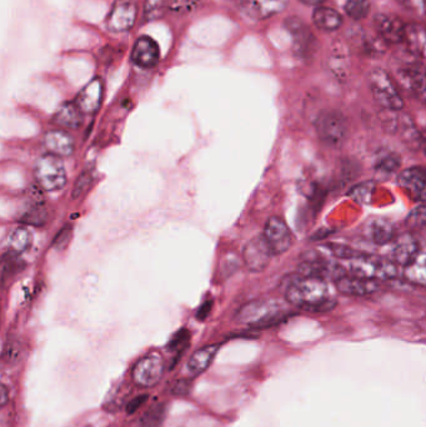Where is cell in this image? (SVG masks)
Returning <instances> with one entry per match:
<instances>
[{
    "instance_id": "obj_45",
    "label": "cell",
    "mask_w": 426,
    "mask_h": 427,
    "mask_svg": "<svg viewBox=\"0 0 426 427\" xmlns=\"http://www.w3.org/2000/svg\"><path fill=\"white\" fill-rule=\"evenodd\" d=\"M148 401V395H141V396L135 397L127 406V412L128 414H134L138 410L141 409V406Z\"/></svg>"
},
{
    "instance_id": "obj_16",
    "label": "cell",
    "mask_w": 426,
    "mask_h": 427,
    "mask_svg": "<svg viewBox=\"0 0 426 427\" xmlns=\"http://www.w3.org/2000/svg\"><path fill=\"white\" fill-rule=\"evenodd\" d=\"M402 81L409 89V92L426 105V67L421 63H410L402 69Z\"/></svg>"
},
{
    "instance_id": "obj_13",
    "label": "cell",
    "mask_w": 426,
    "mask_h": 427,
    "mask_svg": "<svg viewBox=\"0 0 426 427\" xmlns=\"http://www.w3.org/2000/svg\"><path fill=\"white\" fill-rule=\"evenodd\" d=\"M299 275L336 281L347 275V268L341 266L340 264L330 263L323 259H310L300 264Z\"/></svg>"
},
{
    "instance_id": "obj_17",
    "label": "cell",
    "mask_w": 426,
    "mask_h": 427,
    "mask_svg": "<svg viewBox=\"0 0 426 427\" xmlns=\"http://www.w3.org/2000/svg\"><path fill=\"white\" fill-rule=\"evenodd\" d=\"M397 183L414 199L426 202V169L419 166L405 169L399 174Z\"/></svg>"
},
{
    "instance_id": "obj_51",
    "label": "cell",
    "mask_w": 426,
    "mask_h": 427,
    "mask_svg": "<svg viewBox=\"0 0 426 427\" xmlns=\"http://www.w3.org/2000/svg\"><path fill=\"white\" fill-rule=\"evenodd\" d=\"M423 4H424V10L426 13V0H423Z\"/></svg>"
},
{
    "instance_id": "obj_47",
    "label": "cell",
    "mask_w": 426,
    "mask_h": 427,
    "mask_svg": "<svg viewBox=\"0 0 426 427\" xmlns=\"http://www.w3.org/2000/svg\"><path fill=\"white\" fill-rule=\"evenodd\" d=\"M8 401H9V390H8L6 385L3 384L1 389H0V406L4 408Z\"/></svg>"
},
{
    "instance_id": "obj_39",
    "label": "cell",
    "mask_w": 426,
    "mask_h": 427,
    "mask_svg": "<svg viewBox=\"0 0 426 427\" xmlns=\"http://www.w3.org/2000/svg\"><path fill=\"white\" fill-rule=\"evenodd\" d=\"M166 8L165 0H145V15L148 19L160 17Z\"/></svg>"
},
{
    "instance_id": "obj_32",
    "label": "cell",
    "mask_w": 426,
    "mask_h": 427,
    "mask_svg": "<svg viewBox=\"0 0 426 427\" xmlns=\"http://www.w3.org/2000/svg\"><path fill=\"white\" fill-rule=\"evenodd\" d=\"M166 415V406L165 403H158L148 410L141 419V427H160L164 422Z\"/></svg>"
},
{
    "instance_id": "obj_46",
    "label": "cell",
    "mask_w": 426,
    "mask_h": 427,
    "mask_svg": "<svg viewBox=\"0 0 426 427\" xmlns=\"http://www.w3.org/2000/svg\"><path fill=\"white\" fill-rule=\"evenodd\" d=\"M212 307H213V301H207V303H204L203 306H201L200 309H199V312H198V315H196V318L199 319V320H205L207 319V315L210 314V310H212Z\"/></svg>"
},
{
    "instance_id": "obj_49",
    "label": "cell",
    "mask_w": 426,
    "mask_h": 427,
    "mask_svg": "<svg viewBox=\"0 0 426 427\" xmlns=\"http://www.w3.org/2000/svg\"><path fill=\"white\" fill-rule=\"evenodd\" d=\"M420 147L424 150V153H425L426 155V134H421Z\"/></svg>"
},
{
    "instance_id": "obj_29",
    "label": "cell",
    "mask_w": 426,
    "mask_h": 427,
    "mask_svg": "<svg viewBox=\"0 0 426 427\" xmlns=\"http://www.w3.org/2000/svg\"><path fill=\"white\" fill-rule=\"evenodd\" d=\"M31 243H33V234L25 226H19L15 230H13L9 236L10 250L15 251L18 254H23L25 251L29 250Z\"/></svg>"
},
{
    "instance_id": "obj_48",
    "label": "cell",
    "mask_w": 426,
    "mask_h": 427,
    "mask_svg": "<svg viewBox=\"0 0 426 427\" xmlns=\"http://www.w3.org/2000/svg\"><path fill=\"white\" fill-rule=\"evenodd\" d=\"M301 3H304L306 6H319L324 4L326 0H300Z\"/></svg>"
},
{
    "instance_id": "obj_10",
    "label": "cell",
    "mask_w": 426,
    "mask_h": 427,
    "mask_svg": "<svg viewBox=\"0 0 426 427\" xmlns=\"http://www.w3.org/2000/svg\"><path fill=\"white\" fill-rule=\"evenodd\" d=\"M136 13L138 9L133 0H116L106 19L109 31L114 33L130 31L134 26Z\"/></svg>"
},
{
    "instance_id": "obj_12",
    "label": "cell",
    "mask_w": 426,
    "mask_h": 427,
    "mask_svg": "<svg viewBox=\"0 0 426 427\" xmlns=\"http://www.w3.org/2000/svg\"><path fill=\"white\" fill-rule=\"evenodd\" d=\"M286 31L290 33L295 48L303 56H310L317 50V37L311 33L308 25L297 17H290L285 20Z\"/></svg>"
},
{
    "instance_id": "obj_50",
    "label": "cell",
    "mask_w": 426,
    "mask_h": 427,
    "mask_svg": "<svg viewBox=\"0 0 426 427\" xmlns=\"http://www.w3.org/2000/svg\"><path fill=\"white\" fill-rule=\"evenodd\" d=\"M397 1H400L402 6H411L414 3V0H397Z\"/></svg>"
},
{
    "instance_id": "obj_30",
    "label": "cell",
    "mask_w": 426,
    "mask_h": 427,
    "mask_svg": "<svg viewBox=\"0 0 426 427\" xmlns=\"http://www.w3.org/2000/svg\"><path fill=\"white\" fill-rule=\"evenodd\" d=\"M400 164H402V160L397 156V154L384 152V153L378 154L374 168L379 174L391 175L400 168Z\"/></svg>"
},
{
    "instance_id": "obj_8",
    "label": "cell",
    "mask_w": 426,
    "mask_h": 427,
    "mask_svg": "<svg viewBox=\"0 0 426 427\" xmlns=\"http://www.w3.org/2000/svg\"><path fill=\"white\" fill-rule=\"evenodd\" d=\"M262 236L267 240L273 255H281L292 248V232L279 216H271L267 221Z\"/></svg>"
},
{
    "instance_id": "obj_44",
    "label": "cell",
    "mask_w": 426,
    "mask_h": 427,
    "mask_svg": "<svg viewBox=\"0 0 426 427\" xmlns=\"http://www.w3.org/2000/svg\"><path fill=\"white\" fill-rule=\"evenodd\" d=\"M72 236V226H64L61 229V232L56 235V238L54 239V246L58 249H63L64 246H67V243L69 241V239Z\"/></svg>"
},
{
    "instance_id": "obj_27",
    "label": "cell",
    "mask_w": 426,
    "mask_h": 427,
    "mask_svg": "<svg viewBox=\"0 0 426 427\" xmlns=\"http://www.w3.org/2000/svg\"><path fill=\"white\" fill-rule=\"evenodd\" d=\"M404 42L414 54L425 55L426 28L418 24L407 25Z\"/></svg>"
},
{
    "instance_id": "obj_9",
    "label": "cell",
    "mask_w": 426,
    "mask_h": 427,
    "mask_svg": "<svg viewBox=\"0 0 426 427\" xmlns=\"http://www.w3.org/2000/svg\"><path fill=\"white\" fill-rule=\"evenodd\" d=\"M274 257L269 248L267 240L262 235L251 239L245 245L243 250V260L245 266L251 273H262L268 268L271 257Z\"/></svg>"
},
{
    "instance_id": "obj_38",
    "label": "cell",
    "mask_w": 426,
    "mask_h": 427,
    "mask_svg": "<svg viewBox=\"0 0 426 427\" xmlns=\"http://www.w3.org/2000/svg\"><path fill=\"white\" fill-rule=\"evenodd\" d=\"M92 182V174H90V172H83V174L78 177V180H77L75 185H74L73 199H78V198H80L83 194H86L88 189L90 188Z\"/></svg>"
},
{
    "instance_id": "obj_1",
    "label": "cell",
    "mask_w": 426,
    "mask_h": 427,
    "mask_svg": "<svg viewBox=\"0 0 426 427\" xmlns=\"http://www.w3.org/2000/svg\"><path fill=\"white\" fill-rule=\"evenodd\" d=\"M286 301L305 312H328L336 306L328 280L300 276L292 280L285 291Z\"/></svg>"
},
{
    "instance_id": "obj_15",
    "label": "cell",
    "mask_w": 426,
    "mask_h": 427,
    "mask_svg": "<svg viewBox=\"0 0 426 427\" xmlns=\"http://www.w3.org/2000/svg\"><path fill=\"white\" fill-rule=\"evenodd\" d=\"M374 25L384 42L389 44H399L404 42L407 25L395 15L378 14L374 19Z\"/></svg>"
},
{
    "instance_id": "obj_26",
    "label": "cell",
    "mask_w": 426,
    "mask_h": 427,
    "mask_svg": "<svg viewBox=\"0 0 426 427\" xmlns=\"http://www.w3.org/2000/svg\"><path fill=\"white\" fill-rule=\"evenodd\" d=\"M313 22L317 28L324 31H338L344 23L340 13L328 6H317L313 13Z\"/></svg>"
},
{
    "instance_id": "obj_42",
    "label": "cell",
    "mask_w": 426,
    "mask_h": 427,
    "mask_svg": "<svg viewBox=\"0 0 426 427\" xmlns=\"http://www.w3.org/2000/svg\"><path fill=\"white\" fill-rule=\"evenodd\" d=\"M191 391V380L190 378H179L171 386V394L174 396H187Z\"/></svg>"
},
{
    "instance_id": "obj_43",
    "label": "cell",
    "mask_w": 426,
    "mask_h": 427,
    "mask_svg": "<svg viewBox=\"0 0 426 427\" xmlns=\"http://www.w3.org/2000/svg\"><path fill=\"white\" fill-rule=\"evenodd\" d=\"M196 1L198 0H171L168 6L173 12H189L194 8Z\"/></svg>"
},
{
    "instance_id": "obj_23",
    "label": "cell",
    "mask_w": 426,
    "mask_h": 427,
    "mask_svg": "<svg viewBox=\"0 0 426 427\" xmlns=\"http://www.w3.org/2000/svg\"><path fill=\"white\" fill-rule=\"evenodd\" d=\"M366 235L375 245H389L396 238V230L389 220L372 219L366 225Z\"/></svg>"
},
{
    "instance_id": "obj_25",
    "label": "cell",
    "mask_w": 426,
    "mask_h": 427,
    "mask_svg": "<svg viewBox=\"0 0 426 427\" xmlns=\"http://www.w3.org/2000/svg\"><path fill=\"white\" fill-rule=\"evenodd\" d=\"M83 111L77 103H64L55 111L53 124L64 129H79L83 124Z\"/></svg>"
},
{
    "instance_id": "obj_33",
    "label": "cell",
    "mask_w": 426,
    "mask_h": 427,
    "mask_svg": "<svg viewBox=\"0 0 426 427\" xmlns=\"http://www.w3.org/2000/svg\"><path fill=\"white\" fill-rule=\"evenodd\" d=\"M372 6L369 0H347L345 3V13L347 17L354 20H363L370 13Z\"/></svg>"
},
{
    "instance_id": "obj_37",
    "label": "cell",
    "mask_w": 426,
    "mask_h": 427,
    "mask_svg": "<svg viewBox=\"0 0 426 427\" xmlns=\"http://www.w3.org/2000/svg\"><path fill=\"white\" fill-rule=\"evenodd\" d=\"M325 248H326V250L329 251L333 257L339 259V260H344V261H349V260L358 257L360 254V252L354 250L353 248H350L347 245L333 244V243H330V244L325 245Z\"/></svg>"
},
{
    "instance_id": "obj_11",
    "label": "cell",
    "mask_w": 426,
    "mask_h": 427,
    "mask_svg": "<svg viewBox=\"0 0 426 427\" xmlns=\"http://www.w3.org/2000/svg\"><path fill=\"white\" fill-rule=\"evenodd\" d=\"M420 254V245L413 234L396 235L390 243L389 257L393 263L402 266H408L415 257Z\"/></svg>"
},
{
    "instance_id": "obj_24",
    "label": "cell",
    "mask_w": 426,
    "mask_h": 427,
    "mask_svg": "<svg viewBox=\"0 0 426 427\" xmlns=\"http://www.w3.org/2000/svg\"><path fill=\"white\" fill-rule=\"evenodd\" d=\"M219 348V344L207 345L205 348L196 350L194 354L190 356L187 369H188V373H189L191 378H196V376H199L204 371H207V367L212 365L214 357L218 354Z\"/></svg>"
},
{
    "instance_id": "obj_35",
    "label": "cell",
    "mask_w": 426,
    "mask_h": 427,
    "mask_svg": "<svg viewBox=\"0 0 426 427\" xmlns=\"http://www.w3.org/2000/svg\"><path fill=\"white\" fill-rule=\"evenodd\" d=\"M23 266L24 261L20 259V254L13 250L6 251L3 255V279L6 280V276L17 274Z\"/></svg>"
},
{
    "instance_id": "obj_18",
    "label": "cell",
    "mask_w": 426,
    "mask_h": 427,
    "mask_svg": "<svg viewBox=\"0 0 426 427\" xmlns=\"http://www.w3.org/2000/svg\"><path fill=\"white\" fill-rule=\"evenodd\" d=\"M160 59V49L159 45L152 38L143 35L135 42L132 51V61L138 67H155Z\"/></svg>"
},
{
    "instance_id": "obj_6",
    "label": "cell",
    "mask_w": 426,
    "mask_h": 427,
    "mask_svg": "<svg viewBox=\"0 0 426 427\" xmlns=\"http://www.w3.org/2000/svg\"><path fill=\"white\" fill-rule=\"evenodd\" d=\"M317 131L320 140L326 147L338 149L347 139V120L340 111L330 110L317 118Z\"/></svg>"
},
{
    "instance_id": "obj_34",
    "label": "cell",
    "mask_w": 426,
    "mask_h": 427,
    "mask_svg": "<svg viewBox=\"0 0 426 427\" xmlns=\"http://www.w3.org/2000/svg\"><path fill=\"white\" fill-rule=\"evenodd\" d=\"M48 214L44 209L43 204H36L34 207L28 209L22 216V223L25 225L42 226L47 223Z\"/></svg>"
},
{
    "instance_id": "obj_36",
    "label": "cell",
    "mask_w": 426,
    "mask_h": 427,
    "mask_svg": "<svg viewBox=\"0 0 426 427\" xmlns=\"http://www.w3.org/2000/svg\"><path fill=\"white\" fill-rule=\"evenodd\" d=\"M405 225L411 230L426 232V205H419L413 209L405 219Z\"/></svg>"
},
{
    "instance_id": "obj_2",
    "label": "cell",
    "mask_w": 426,
    "mask_h": 427,
    "mask_svg": "<svg viewBox=\"0 0 426 427\" xmlns=\"http://www.w3.org/2000/svg\"><path fill=\"white\" fill-rule=\"evenodd\" d=\"M284 305L276 300H255L244 305L237 314L239 323L255 329H265L281 323L286 318Z\"/></svg>"
},
{
    "instance_id": "obj_5",
    "label": "cell",
    "mask_w": 426,
    "mask_h": 427,
    "mask_svg": "<svg viewBox=\"0 0 426 427\" xmlns=\"http://www.w3.org/2000/svg\"><path fill=\"white\" fill-rule=\"evenodd\" d=\"M38 185L45 191H58L67 184V170L59 156L47 154L39 158L34 169Z\"/></svg>"
},
{
    "instance_id": "obj_3",
    "label": "cell",
    "mask_w": 426,
    "mask_h": 427,
    "mask_svg": "<svg viewBox=\"0 0 426 427\" xmlns=\"http://www.w3.org/2000/svg\"><path fill=\"white\" fill-rule=\"evenodd\" d=\"M350 274L374 281L391 280L397 275V265L388 257L359 254L347 261Z\"/></svg>"
},
{
    "instance_id": "obj_14",
    "label": "cell",
    "mask_w": 426,
    "mask_h": 427,
    "mask_svg": "<svg viewBox=\"0 0 426 427\" xmlns=\"http://www.w3.org/2000/svg\"><path fill=\"white\" fill-rule=\"evenodd\" d=\"M289 0H242L240 10L256 20L271 18L284 12Z\"/></svg>"
},
{
    "instance_id": "obj_22",
    "label": "cell",
    "mask_w": 426,
    "mask_h": 427,
    "mask_svg": "<svg viewBox=\"0 0 426 427\" xmlns=\"http://www.w3.org/2000/svg\"><path fill=\"white\" fill-rule=\"evenodd\" d=\"M43 143L49 154L59 158L72 155L75 149L73 136L65 130H50L44 135Z\"/></svg>"
},
{
    "instance_id": "obj_21",
    "label": "cell",
    "mask_w": 426,
    "mask_h": 427,
    "mask_svg": "<svg viewBox=\"0 0 426 427\" xmlns=\"http://www.w3.org/2000/svg\"><path fill=\"white\" fill-rule=\"evenodd\" d=\"M328 67L335 78L347 80L350 74V55L347 44L341 40L334 42L330 48Z\"/></svg>"
},
{
    "instance_id": "obj_41",
    "label": "cell",
    "mask_w": 426,
    "mask_h": 427,
    "mask_svg": "<svg viewBox=\"0 0 426 427\" xmlns=\"http://www.w3.org/2000/svg\"><path fill=\"white\" fill-rule=\"evenodd\" d=\"M190 334L188 330H180L178 331L175 335L173 336L171 341L169 342V348L171 350H184L188 346L189 341Z\"/></svg>"
},
{
    "instance_id": "obj_19",
    "label": "cell",
    "mask_w": 426,
    "mask_h": 427,
    "mask_svg": "<svg viewBox=\"0 0 426 427\" xmlns=\"http://www.w3.org/2000/svg\"><path fill=\"white\" fill-rule=\"evenodd\" d=\"M338 291L350 296H366L375 293L380 289L379 281L369 280L355 275H344L335 281Z\"/></svg>"
},
{
    "instance_id": "obj_28",
    "label": "cell",
    "mask_w": 426,
    "mask_h": 427,
    "mask_svg": "<svg viewBox=\"0 0 426 427\" xmlns=\"http://www.w3.org/2000/svg\"><path fill=\"white\" fill-rule=\"evenodd\" d=\"M405 279L419 287H426V252H420L404 268Z\"/></svg>"
},
{
    "instance_id": "obj_40",
    "label": "cell",
    "mask_w": 426,
    "mask_h": 427,
    "mask_svg": "<svg viewBox=\"0 0 426 427\" xmlns=\"http://www.w3.org/2000/svg\"><path fill=\"white\" fill-rule=\"evenodd\" d=\"M20 356V345L18 341L9 340L6 342L4 350H3V359L8 364H14L17 362Z\"/></svg>"
},
{
    "instance_id": "obj_4",
    "label": "cell",
    "mask_w": 426,
    "mask_h": 427,
    "mask_svg": "<svg viewBox=\"0 0 426 427\" xmlns=\"http://www.w3.org/2000/svg\"><path fill=\"white\" fill-rule=\"evenodd\" d=\"M369 84L372 97L385 110L400 111L404 108L400 92L389 74L383 69H374L369 75Z\"/></svg>"
},
{
    "instance_id": "obj_20",
    "label": "cell",
    "mask_w": 426,
    "mask_h": 427,
    "mask_svg": "<svg viewBox=\"0 0 426 427\" xmlns=\"http://www.w3.org/2000/svg\"><path fill=\"white\" fill-rule=\"evenodd\" d=\"M103 80L94 78L80 90L75 103L84 114H95L103 102Z\"/></svg>"
},
{
    "instance_id": "obj_31",
    "label": "cell",
    "mask_w": 426,
    "mask_h": 427,
    "mask_svg": "<svg viewBox=\"0 0 426 427\" xmlns=\"http://www.w3.org/2000/svg\"><path fill=\"white\" fill-rule=\"evenodd\" d=\"M374 190H375V183L374 182H365V183L355 185L353 189L349 191V196L353 199L354 202H358L360 205H368L372 202Z\"/></svg>"
},
{
    "instance_id": "obj_7",
    "label": "cell",
    "mask_w": 426,
    "mask_h": 427,
    "mask_svg": "<svg viewBox=\"0 0 426 427\" xmlns=\"http://www.w3.org/2000/svg\"><path fill=\"white\" fill-rule=\"evenodd\" d=\"M164 359L159 353H150L141 357L133 367V380L141 387H152L164 375Z\"/></svg>"
}]
</instances>
